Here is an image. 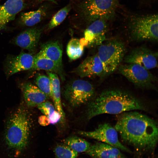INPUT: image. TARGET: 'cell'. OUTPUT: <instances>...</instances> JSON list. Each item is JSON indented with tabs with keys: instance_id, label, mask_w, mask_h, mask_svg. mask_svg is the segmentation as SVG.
Returning <instances> with one entry per match:
<instances>
[{
	"instance_id": "cell-1",
	"label": "cell",
	"mask_w": 158,
	"mask_h": 158,
	"mask_svg": "<svg viewBox=\"0 0 158 158\" xmlns=\"http://www.w3.org/2000/svg\"><path fill=\"white\" fill-rule=\"evenodd\" d=\"M114 128L123 142L138 151L153 150L157 144V122L138 112H124L119 118Z\"/></svg>"
},
{
	"instance_id": "cell-2",
	"label": "cell",
	"mask_w": 158,
	"mask_h": 158,
	"mask_svg": "<svg viewBox=\"0 0 158 158\" xmlns=\"http://www.w3.org/2000/svg\"><path fill=\"white\" fill-rule=\"evenodd\" d=\"M145 109L142 103L131 95L120 90L111 89L103 91L89 103L86 114L87 119L90 120L103 114H116Z\"/></svg>"
},
{
	"instance_id": "cell-3",
	"label": "cell",
	"mask_w": 158,
	"mask_h": 158,
	"mask_svg": "<svg viewBox=\"0 0 158 158\" xmlns=\"http://www.w3.org/2000/svg\"><path fill=\"white\" fill-rule=\"evenodd\" d=\"M30 128L27 112L23 107L20 106L7 122L5 137L8 146L19 150L24 149L28 142Z\"/></svg>"
},
{
	"instance_id": "cell-4",
	"label": "cell",
	"mask_w": 158,
	"mask_h": 158,
	"mask_svg": "<svg viewBox=\"0 0 158 158\" xmlns=\"http://www.w3.org/2000/svg\"><path fill=\"white\" fill-rule=\"evenodd\" d=\"M118 4V0H83L78 5V12L90 23L99 19L106 21L114 18Z\"/></svg>"
},
{
	"instance_id": "cell-5",
	"label": "cell",
	"mask_w": 158,
	"mask_h": 158,
	"mask_svg": "<svg viewBox=\"0 0 158 158\" xmlns=\"http://www.w3.org/2000/svg\"><path fill=\"white\" fill-rule=\"evenodd\" d=\"M125 51L124 43L116 39L105 41L99 46L97 54L103 65V77L110 75L118 68L123 59Z\"/></svg>"
},
{
	"instance_id": "cell-6",
	"label": "cell",
	"mask_w": 158,
	"mask_h": 158,
	"mask_svg": "<svg viewBox=\"0 0 158 158\" xmlns=\"http://www.w3.org/2000/svg\"><path fill=\"white\" fill-rule=\"evenodd\" d=\"M158 26L157 14L133 18L129 25L131 38L136 41L157 42Z\"/></svg>"
},
{
	"instance_id": "cell-7",
	"label": "cell",
	"mask_w": 158,
	"mask_h": 158,
	"mask_svg": "<svg viewBox=\"0 0 158 158\" xmlns=\"http://www.w3.org/2000/svg\"><path fill=\"white\" fill-rule=\"evenodd\" d=\"M95 92L93 85L88 81L77 79L69 82L64 91L65 99L72 107L83 105L92 97Z\"/></svg>"
},
{
	"instance_id": "cell-8",
	"label": "cell",
	"mask_w": 158,
	"mask_h": 158,
	"mask_svg": "<svg viewBox=\"0 0 158 158\" xmlns=\"http://www.w3.org/2000/svg\"><path fill=\"white\" fill-rule=\"evenodd\" d=\"M118 68L121 74L137 86L145 88L154 87L156 78L143 67L136 64L127 63L120 65Z\"/></svg>"
},
{
	"instance_id": "cell-9",
	"label": "cell",
	"mask_w": 158,
	"mask_h": 158,
	"mask_svg": "<svg viewBox=\"0 0 158 158\" xmlns=\"http://www.w3.org/2000/svg\"><path fill=\"white\" fill-rule=\"evenodd\" d=\"M78 133L83 137L97 140L127 152L131 151L119 141L118 133L114 128L108 123L99 125L94 130L91 131H79Z\"/></svg>"
},
{
	"instance_id": "cell-10",
	"label": "cell",
	"mask_w": 158,
	"mask_h": 158,
	"mask_svg": "<svg viewBox=\"0 0 158 158\" xmlns=\"http://www.w3.org/2000/svg\"><path fill=\"white\" fill-rule=\"evenodd\" d=\"M157 52L146 47L141 46L132 50L124 56L123 61L127 63L139 65L149 70L157 67Z\"/></svg>"
},
{
	"instance_id": "cell-11",
	"label": "cell",
	"mask_w": 158,
	"mask_h": 158,
	"mask_svg": "<svg viewBox=\"0 0 158 158\" xmlns=\"http://www.w3.org/2000/svg\"><path fill=\"white\" fill-rule=\"evenodd\" d=\"M34 56L31 53L21 52L17 55L8 56L4 63V69L7 78L19 72L31 70L34 64Z\"/></svg>"
},
{
	"instance_id": "cell-12",
	"label": "cell",
	"mask_w": 158,
	"mask_h": 158,
	"mask_svg": "<svg viewBox=\"0 0 158 158\" xmlns=\"http://www.w3.org/2000/svg\"><path fill=\"white\" fill-rule=\"evenodd\" d=\"M106 21L102 19L96 20L91 23L85 30L84 38L87 42V47L99 46L106 40Z\"/></svg>"
},
{
	"instance_id": "cell-13",
	"label": "cell",
	"mask_w": 158,
	"mask_h": 158,
	"mask_svg": "<svg viewBox=\"0 0 158 158\" xmlns=\"http://www.w3.org/2000/svg\"><path fill=\"white\" fill-rule=\"evenodd\" d=\"M81 77H103L102 64L97 54L87 57L73 71Z\"/></svg>"
},
{
	"instance_id": "cell-14",
	"label": "cell",
	"mask_w": 158,
	"mask_h": 158,
	"mask_svg": "<svg viewBox=\"0 0 158 158\" xmlns=\"http://www.w3.org/2000/svg\"><path fill=\"white\" fill-rule=\"evenodd\" d=\"M43 29L36 27L27 29L18 35L12 42L30 53L33 52L36 49Z\"/></svg>"
},
{
	"instance_id": "cell-15",
	"label": "cell",
	"mask_w": 158,
	"mask_h": 158,
	"mask_svg": "<svg viewBox=\"0 0 158 158\" xmlns=\"http://www.w3.org/2000/svg\"><path fill=\"white\" fill-rule=\"evenodd\" d=\"M25 0H7L0 5V32L23 8Z\"/></svg>"
},
{
	"instance_id": "cell-16",
	"label": "cell",
	"mask_w": 158,
	"mask_h": 158,
	"mask_svg": "<svg viewBox=\"0 0 158 158\" xmlns=\"http://www.w3.org/2000/svg\"><path fill=\"white\" fill-rule=\"evenodd\" d=\"M86 152L92 158H126L118 148L102 142L91 145Z\"/></svg>"
},
{
	"instance_id": "cell-17",
	"label": "cell",
	"mask_w": 158,
	"mask_h": 158,
	"mask_svg": "<svg viewBox=\"0 0 158 158\" xmlns=\"http://www.w3.org/2000/svg\"><path fill=\"white\" fill-rule=\"evenodd\" d=\"M21 87L25 101L29 107L37 106L46 101L48 98L37 86L30 83H23Z\"/></svg>"
},
{
	"instance_id": "cell-18",
	"label": "cell",
	"mask_w": 158,
	"mask_h": 158,
	"mask_svg": "<svg viewBox=\"0 0 158 158\" xmlns=\"http://www.w3.org/2000/svg\"><path fill=\"white\" fill-rule=\"evenodd\" d=\"M62 67L55 62L46 57L39 52L34 56V62L32 70H42L59 75L61 78L64 80Z\"/></svg>"
},
{
	"instance_id": "cell-19",
	"label": "cell",
	"mask_w": 158,
	"mask_h": 158,
	"mask_svg": "<svg viewBox=\"0 0 158 158\" xmlns=\"http://www.w3.org/2000/svg\"><path fill=\"white\" fill-rule=\"evenodd\" d=\"M51 83V98H52L56 110L61 115V121L65 118L61 100L60 83L57 75L54 73L47 71Z\"/></svg>"
},
{
	"instance_id": "cell-20",
	"label": "cell",
	"mask_w": 158,
	"mask_h": 158,
	"mask_svg": "<svg viewBox=\"0 0 158 158\" xmlns=\"http://www.w3.org/2000/svg\"><path fill=\"white\" fill-rule=\"evenodd\" d=\"M39 52L62 67V49L61 44L58 41L43 44L41 46Z\"/></svg>"
},
{
	"instance_id": "cell-21",
	"label": "cell",
	"mask_w": 158,
	"mask_h": 158,
	"mask_svg": "<svg viewBox=\"0 0 158 158\" xmlns=\"http://www.w3.org/2000/svg\"><path fill=\"white\" fill-rule=\"evenodd\" d=\"M47 8L42 6L37 10L22 13L19 22L22 25L32 26L40 22L46 16Z\"/></svg>"
},
{
	"instance_id": "cell-22",
	"label": "cell",
	"mask_w": 158,
	"mask_h": 158,
	"mask_svg": "<svg viewBox=\"0 0 158 158\" xmlns=\"http://www.w3.org/2000/svg\"><path fill=\"white\" fill-rule=\"evenodd\" d=\"M64 144L77 152H86L90 144L85 140L76 136L68 137L63 140Z\"/></svg>"
},
{
	"instance_id": "cell-23",
	"label": "cell",
	"mask_w": 158,
	"mask_h": 158,
	"mask_svg": "<svg viewBox=\"0 0 158 158\" xmlns=\"http://www.w3.org/2000/svg\"><path fill=\"white\" fill-rule=\"evenodd\" d=\"M84 47L81 44L80 40L72 38L68 42L67 47V53L71 60H75L82 55Z\"/></svg>"
},
{
	"instance_id": "cell-24",
	"label": "cell",
	"mask_w": 158,
	"mask_h": 158,
	"mask_svg": "<svg viewBox=\"0 0 158 158\" xmlns=\"http://www.w3.org/2000/svg\"><path fill=\"white\" fill-rule=\"evenodd\" d=\"M71 8L69 4L59 10L52 17L48 25V29L51 30L61 23L67 17Z\"/></svg>"
},
{
	"instance_id": "cell-25",
	"label": "cell",
	"mask_w": 158,
	"mask_h": 158,
	"mask_svg": "<svg viewBox=\"0 0 158 158\" xmlns=\"http://www.w3.org/2000/svg\"><path fill=\"white\" fill-rule=\"evenodd\" d=\"M56 158H76L78 153L64 144H59L54 149Z\"/></svg>"
},
{
	"instance_id": "cell-26",
	"label": "cell",
	"mask_w": 158,
	"mask_h": 158,
	"mask_svg": "<svg viewBox=\"0 0 158 158\" xmlns=\"http://www.w3.org/2000/svg\"><path fill=\"white\" fill-rule=\"evenodd\" d=\"M35 83L38 88L48 97L51 96V83L48 76L38 73L35 80Z\"/></svg>"
},
{
	"instance_id": "cell-27",
	"label": "cell",
	"mask_w": 158,
	"mask_h": 158,
	"mask_svg": "<svg viewBox=\"0 0 158 158\" xmlns=\"http://www.w3.org/2000/svg\"><path fill=\"white\" fill-rule=\"evenodd\" d=\"M38 109L48 117L55 110L54 106L51 102L45 101L37 106Z\"/></svg>"
},
{
	"instance_id": "cell-28",
	"label": "cell",
	"mask_w": 158,
	"mask_h": 158,
	"mask_svg": "<svg viewBox=\"0 0 158 158\" xmlns=\"http://www.w3.org/2000/svg\"><path fill=\"white\" fill-rule=\"evenodd\" d=\"M50 124H55L58 123L61 120V115L56 110L48 117Z\"/></svg>"
},
{
	"instance_id": "cell-29",
	"label": "cell",
	"mask_w": 158,
	"mask_h": 158,
	"mask_svg": "<svg viewBox=\"0 0 158 158\" xmlns=\"http://www.w3.org/2000/svg\"><path fill=\"white\" fill-rule=\"evenodd\" d=\"M38 122L40 125L43 126H47L50 124L48 117L45 115L41 116L39 117Z\"/></svg>"
},
{
	"instance_id": "cell-30",
	"label": "cell",
	"mask_w": 158,
	"mask_h": 158,
	"mask_svg": "<svg viewBox=\"0 0 158 158\" xmlns=\"http://www.w3.org/2000/svg\"><path fill=\"white\" fill-rule=\"evenodd\" d=\"M38 1L42 2V1H52V2H55V0H37Z\"/></svg>"
}]
</instances>
